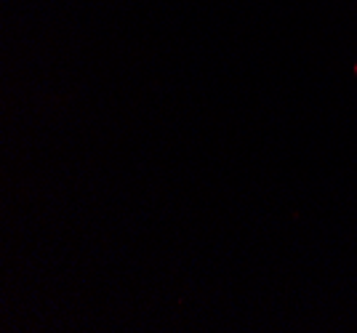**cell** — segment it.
<instances>
[{
	"label": "cell",
	"instance_id": "cell-1",
	"mask_svg": "<svg viewBox=\"0 0 357 333\" xmlns=\"http://www.w3.org/2000/svg\"><path fill=\"white\" fill-rule=\"evenodd\" d=\"M355 75H357V64H355Z\"/></svg>",
	"mask_w": 357,
	"mask_h": 333
}]
</instances>
